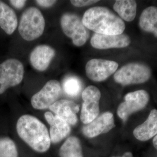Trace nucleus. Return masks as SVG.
Returning <instances> with one entry per match:
<instances>
[{
	"mask_svg": "<svg viewBox=\"0 0 157 157\" xmlns=\"http://www.w3.org/2000/svg\"><path fill=\"white\" fill-rule=\"evenodd\" d=\"M82 21L86 28L98 34L118 35L125 29L123 20L104 6L90 8L84 12Z\"/></svg>",
	"mask_w": 157,
	"mask_h": 157,
	"instance_id": "1",
	"label": "nucleus"
},
{
	"mask_svg": "<svg viewBox=\"0 0 157 157\" xmlns=\"http://www.w3.org/2000/svg\"><path fill=\"white\" fill-rule=\"evenodd\" d=\"M17 134L33 150L46 152L50 147V137L46 126L39 119L30 115L19 118L17 124Z\"/></svg>",
	"mask_w": 157,
	"mask_h": 157,
	"instance_id": "2",
	"label": "nucleus"
},
{
	"mask_svg": "<svg viewBox=\"0 0 157 157\" xmlns=\"http://www.w3.org/2000/svg\"><path fill=\"white\" fill-rule=\"evenodd\" d=\"M45 19L42 13L36 7L27 8L21 17L18 31L26 41H31L38 39L44 31Z\"/></svg>",
	"mask_w": 157,
	"mask_h": 157,
	"instance_id": "3",
	"label": "nucleus"
},
{
	"mask_svg": "<svg viewBox=\"0 0 157 157\" xmlns=\"http://www.w3.org/2000/svg\"><path fill=\"white\" fill-rule=\"evenodd\" d=\"M151 76L150 68L146 64L132 62L120 68L114 73L115 81L122 86L141 84L148 81Z\"/></svg>",
	"mask_w": 157,
	"mask_h": 157,
	"instance_id": "4",
	"label": "nucleus"
},
{
	"mask_svg": "<svg viewBox=\"0 0 157 157\" xmlns=\"http://www.w3.org/2000/svg\"><path fill=\"white\" fill-rule=\"evenodd\" d=\"M62 32L71 38L73 44L77 47L84 45L89 39V29L84 26L80 18L73 13H65L61 18Z\"/></svg>",
	"mask_w": 157,
	"mask_h": 157,
	"instance_id": "5",
	"label": "nucleus"
},
{
	"mask_svg": "<svg viewBox=\"0 0 157 157\" xmlns=\"http://www.w3.org/2000/svg\"><path fill=\"white\" fill-rule=\"evenodd\" d=\"M25 73L22 63L15 58L0 63V94L22 82Z\"/></svg>",
	"mask_w": 157,
	"mask_h": 157,
	"instance_id": "6",
	"label": "nucleus"
},
{
	"mask_svg": "<svg viewBox=\"0 0 157 157\" xmlns=\"http://www.w3.org/2000/svg\"><path fill=\"white\" fill-rule=\"evenodd\" d=\"M101 96L100 91L94 86H89L83 90L80 119L85 124H89L99 115Z\"/></svg>",
	"mask_w": 157,
	"mask_h": 157,
	"instance_id": "7",
	"label": "nucleus"
},
{
	"mask_svg": "<svg viewBox=\"0 0 157 157\" xmlns=\"http://www.w3.org/2000/svg\"><path fill=\"white\" fill-rule=\"evenodd\" d=\"M149 94L146 90L130 92L124 96V101L118 108V117L126 121L130 115L143 109L149 101Z\"/></svg>",
	"mask_w": 157,
	"mask_h": 157,
	"instance_id": "8",
	"label": "nucleus"
},
{
	"mask_svg": "<svg viewBox=\"0 0 157 157\" xmlns=\"http://www.w3.org/2000/svg\"><path fill=\"white\" fill-rule=\"evenodd\" d=\"M61 91L59 82L56 80L47 82L43 87L31 98V104L36 109L43 110L49 108L57 101Z\"/></svg>",
	"mask_w": 157,
	"mask_h": 157,
	"instance_id": "9",
	"label": "nucleus"
},
{
	"mask_svg": "<svg viewBox=\"0 0 157 157\" xmlns=\"http://www.w3.org/2000/svg\"><path fill=\"white\" fill-rule=\"evenodd\" d=\"M118 66V63L115 61L103 59H92L86 65V74L91 80L101 82L115 73Z\"/></svg>",
	"mask_w": 157,
	"mask_h": 157,
	"instance_id": "10",
	"label": "nucleus"
},
{
	"mask_svg": "<svg viewBox=\"0 0 157 157\" xmlns=\"http://www.w3.org/2000/svg\"><path fill=\"white\" fill-rule=\"evenodd\" d=\"M115 126L113 114L111 112H105L98 115L89 124H85L82 131L86 137L94 138L109 132Z\"/></svg>",
	"mask_w": 157,
	"mask_h": 157,
	"instance_id": "11",
	"label": "nucleus"
},
{
	"mask_svg": "<svg viewBox=\"0 0 157 157\" xmlns=\"http://www.w3.org/2000/svg\"><path fill=\"white\" fill-rule=\"evenodd\" d=\"M131 40L126 34L118 35H102L94 33L90 40L91 46L96 49L124 48L130 45Z\"/></svg>",
	"mask_w": 157,
	"mask_h": 157,
	"instance_id": "12",
	"label": "nucleus"
},
{
	"mask_svg": "<svg viewBox=\"0 0 157 157\" xmlns=\"http://www.w3.org/2000/svg\"><path fill=\"white\" fill-rule=\"evenodd\" d=\"M56 56V51L49 45L36 46L31 52L29 61L34 69L40 72L45 71Z\"/></svg>",
	"mask_w": 157,
	"mask_h": 157,
	"instance_id": "13",
	"label": "nucleus"
},
{
	"mask_svg": "<svg viewBox=\"0 0 157 157\" xmlns=\"http://www.w3.org/2000/svg\"><path fill=\"white\" fill-rule=\"evenodd\" d=\"M49 109L70 125H75L78 122L76 113L79 111V105L74 101L58 100L49 107Z\"/></svg>",
	"mask_w": 157,
	"mask_h": 157,
	"instance_id": "14",
	"label": "nucleus"
},
{
	"mask_svg": "<svg viewBox=\"0 0 157 157\" xmlns=\"http://www.w3.org/2000/svg\"><path fill=\"white\" fill-rule=\"evenodd\" d=\"M44 117L50 126L49 134L51 143H59L69 135L71 128L66 121L49 111L45 112Z\"/></svg>",
	"mask_w": 157,
	"mask_h": 157,
	"instance_id": "15",
	"label": "nucleus"
},
{
	"mask_svg": "<svg viewBox=\"0 0 157 157\" xmlns=\"http://www.w3.org/2000/svg\"><path fill=\"white\" fill-rule=\"evenodd\" d=\"M133 135L139 140H148L157 135V109H152L146 121L133 131Z\"/></svg>",
	"mask_w": 157,
	"mask_h": 157,
	"instance_id": "16",
	"label": "nucleus"
},
{
	"mask_svg": "<svg viewBox=\"0 0 157 157\" xmlns=\"http://www.w3.org/2000/svg\"><path fill=\"white\" fill-rule=\"evenodd\" d=\"M18 21L15 11L6 4L0 1V28L11 35L17 29Z\"/></svg>",
	"mask_w": 157,
	"mask_h": 157,
	"instance_id": "17",
	"label": "nucleus"
},
{
	"mask_svg": "<svg viewBox=\"0 0 157 157\" xmlns=\"http://www.w3.org/2000/svg\"><path fill=\"white\" fill-rule=\"evenodd\" d=\"M139 26L142 30L151 33L157 37V7L151 6L143 10L139 19Z\"/></svg>",
	"mask_w": 157,
	"mask_h": 157,
	"instance_id": "18",
	"label": "nucleus"
},
{
	"mask_svg": "<svg viewBox=\"0 0 157 157\" xmlns=\"http://www.w3.org/2000/svg\"><path fill=\"white\" fill-rule=\"evenodd\" d=\"M113 10L121 19L132 22L136 16L137 3L133 0H118L113 5Z\"/></svg>",
	"mask_w": 157,
	"mask_h": 157,
	"instance_id": "19",
	"label": "nucleus"
},
{
	"mask_svg": "<svg viewBox=\"0 0 157 157\" xmlns=\"http://www.w3.org/2000/svg\"><path fill=\"white\" fill-rule=\"evenodd\" d=\"M60 157H83L80 141L78 137H68L59 149Z\"/></svg>",
	"mask_w": 157,
	"mask_h": 157,
	"instance_id": "20",
	"label": "nucleus"
},
{
	"mask_svg": "<svg viewBox=\"0 0 157 157\" xmlns=\"http://www.w3.org/2000/svg\"><path fill=\"white\" fill-rule=\"evenodd\" d=\"M63 90L67 95L75 97L78 95L82 89L80 80L76 76H67L63 80Z\"/></svg>",
	"mask_w": 157,
	"mask_h": 157,
	"instance_id": "21",
	"label": "nucleus"
},
{
	"mask_svg": "<svg viewBox=\"0 0 157 157\" xmlns=\"http://www.w3.org/2000/svg\"><path fill=\"white\" fill-rule=\"evenodd\" d=\"M0 157H18L17 146L11 139H0Z\"/></svg>",
	"mask_w": 157,
	"mask_h": 157,
	"instance_id": "22",
	"label": "nucleus"
},
{
	"mask_svg": "<svg viewBox=\"0 0 157 157\" xmlns=\"http://www.w3.org/2000/svg\"><path fill=\"white\" fill-rule=\"evenodd\" d=\"M98 2L97 0H73L71 1V4L76 7H83L86 6H91Z\"/></svg>",
	"mask_w": 157,
	"mask_h": 157,
	"instance_id": "23",
	"label": "nucleus"
},
{
	"mask_svg": "<svg viewBox=\"0 0 157 157\" xmlns=\"http://www.w3.org/2000/svg\"><path fill=\"white\" fill-rule=\"evenodd\" d=\"M56 1L53 0H37L36 1V2L42 7L44 8H50L56 4Z\"/></svg>",
	"mask_w": 157,
	"mask_h": 157,
	"instance_id": "24",
	"label": "nucleus"
},
{
	"mask_svg": "<svg viewBox=\"0 0 157 157\" xmlns=\"http://www.w3.org/2000/svg\"><path fill=\"white\" fill-rule=\"evenodd\" d=\"M10 4L17 9H22L26 5V1L25 0H11L10 1Z\"/></svg>",
	"mask_w": 157,
	"mask_h": 157,
	"instance_id": "25",
	"label": "nucleus"
},
{
	"mask_svg": "<svg viewBox=\"0 0 157 157\" xmlns=\"http://www.w3.org/2000/svg\"><path fill=\"white\" fill-rule=\"evenodd\" d=\"M133 157V154L130 152H127L124 153L122 157Z\"/></svg>",
	"mask_w": 157,
	"mask_h": 157,
	"instance_id": "26",
	"label": "nucleus"
},
{
	"mask_svg": "<svg viewBox=\"0 0 157 157\" xmlns=\"http://www.w3.org/2000/svg\"><path fill=\"white\" fill-rule=\"evenodd\" d=\"M153 144L155 149L157 150V135L155 136L153 139Z\"/></svg>",
	"mask_w": 157,
	"mask_h": 157,
	"instance_id": "27",
	"label": "nucleus"
}]
</instances>
